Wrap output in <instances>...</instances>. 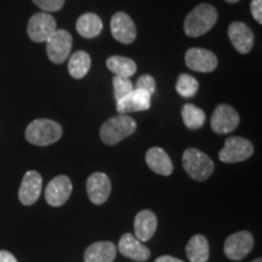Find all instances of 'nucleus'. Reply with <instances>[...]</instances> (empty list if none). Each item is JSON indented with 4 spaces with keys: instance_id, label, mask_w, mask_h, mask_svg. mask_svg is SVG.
I'll use <instances>...</instances> for the list:
<instances>
[{
    "instance_id": "f257e3e1",
    "label": "nucleus",
    "mask_w": 262,
    "mask_h": 262,
    "mask_svg": "<svg viewBox=\"0 0 262 262\" xmlns=\"http://www.w3.org/2000/svg\"><path fill=\"white\" fill-rule=\"evenodd\" d=\"M217 22V11L212 5L199 4L192 10L185 19L183 29L191 38L204 35Z\"/></svg>"
},
{
    "instance_id": "f03ea898",
    "label": "nucleus",
    "mask_w": 262,
    "mask_h": 262,
    "mask_svg": "<svg viewBox=\"0 0 262 262\" xmlns=\"http://www.w3.org/2000/svg\"><path fill=\"white\" fill-rule=\"evenodd\" d=\"M137 124L134 118L127 114H118L102 124L100 129V137L103 143L114 146L120 141L133 135L136 131Z\"/></svg>"
},
{
    "instance_id": "7ed1b4c3",
    "label": "nucleus",
    "mask_w": 262,
    "mask_h": 262,
    "mask_svg": "<svg viewBox=\"0 0 262 262\" xmlns=\"http://www.w3.org/2000/svg\"><path fill=\"white\" fill-rule=\"evenodd\" d=\"M26 139L34 146H50L62 136L60 124L51 119H35L26 129Z\"/></svg>"
},
{
    "instance_id": "20e7f679",
    "label": "nucleus",
    "mask_w": 262,
    "mask_h": 262,
    "mask_svg": "<svg viewBox=\"0 0 262 262\" xmlns=\"http://www.w3.org/2000/svg\"><path fill=\"white\" fill-rule=\"evenodd\" d=\"M182 165L189 178L195 181H205L214 172V162L204 152L196 148H188L182 156Z\"/></svg>"
},
{
    "instance_id": "39448f33",
    "label": "nucleus",
    "mask_w": 262,
    "mask_h": 262,
    "mask_svg": "<svg viewBox=\"0 0 262 262\" xmlns=\"http://www.w3.org/2000/svg\"><path fill=\"white\" fill-rule=\"evenodd\" d=\"M254 153V146L250 141L241 136H231L225 141V146L219 152L221 162L227 164L241 163L250 158Z\"/></svg>"
},
{
    "instance_id": "423d86ee",
    "label": "nucleus",
    "mask_w": 262,
    "mask_h": 262,
    "mask_svg": "<svg viewBox=\"0 0 262 262\" xmlns=\"http://www.w3.org/2000/svg\"><path fill=\"white\" fill-rule=\"evenodd\" d=\"M47 54L52 63L61 64L70 57L73 39L70 32L56 29L47 41Z\"/></svg>"
},
{
    "instance_id": "0eeeda50",
    "label": "nucleus",
    "mask_w": 262,
    "mask_h": 262,
    "mask_svg": "<svg viewBox=\"0 0 262 262\" xmlns=\"http://www.w3.org/2000/svg\"><path fill=\"white\" fill-rule=\"evenodd\" d=\"M57 29L56 19L48 12H38L29 18L27 33L31 40L35 42H44L54 34Z\"/></svg>"
},
{
    "instance_id": "6e6552de",
    "label": "nucleus",
    "mask_w": 262,
    "mask_h": 262,
    "mask_svg": "<svg viewBox=\"0 0 262 262\" xmlns=\"http://www.w3.org/2000/svg\"><path fill=\"white\" fill-rule=\"evenodd\" d=\"M239 114L233 107L229 104H219L215 108L214 113L211 116L210 125L214 133L219 135H225L237 129L239 125Z\"/></svg>"
},
{
    "instance_id": "1a4fd4ad",
    "label": "nucleus",
    "mask_w": 262,
    "mask_h": 262,
    "mask_svg": "<svg viewBox=\"0 0 262 262\" xmlns=\"http://www.w3.org/2000/svg\"><path fill=\"white\" fill-rule=\"evenodd\" d=\"M254 237L250 232L241 231L235 232L226 239L225 242V255L229 260L239 261L244 258L253 250Z\"/></svg>"
},
{
    "instance_id": "9d476101",
    "label": "nucleus",
    "mask_w": 262,
    "mask_h": 262,
    "mask_svg": "<svg viewBox=\"0 0 262 262\" xmlns=\"http://www.w3.org/2000/svg\"><path fill=\"white\" fill-rule=\"evenodd\" d=\"M186 64L189 70L201 72V73H209L217 67V57L214 52L206 49L192 48L186 52L185 56Z\"/></svg>"
},
{
    "instance_id": "9b49d317",
    "label": "nucleus",
    "mask_w": 262,
    "mask_h": 262,
    "mask_svg": "<svg viewBox=\"0 0 262 262\" xmlns=\"http://www.w3.org/2000/svg\"><path fill=\"white\" fill-rule=\"evenodd\" d=\"M72 181L68 176L58 175L45 188V201L51 206H61L70 199Z\"/></svg>"
},
{
    "instance_id": "f8f14e48",
    "label": "nucleus",
    "mask_w": 262,
    "mask_h": 262,
    "mask_svg": "<svg viewBox=\"0 0 262 262\" xmlns=\"http://www.w3.org/2000/svg\"><path fill=\"white\" fill-rule=\"evenodd\" d=\"M112 183L106 173L94 172L86 180V192L93 204L101 205L110 198Z\"/></svg>"
},
{
    "instance_id": "ddd939ff",
    "label": "nucleus",
    "mask_w": 262,
    "mask_h": 262,
    "mask_svg": "<svg viewBox=\"0 0 262 262\" xmlns=\"http://www.w3.org/2000/svg\"><path fill=\"white\" fill-rule=\"evenodd\" d=\"M111 32L113 38L122 44H131L136 39V27L125 12H117L111 19Z\"/></svg>"
},
{
    "instance_id": "4468645a",
    "label": "nucleus",
    "mask_w": 262,
    "mask_h": 262,
    "mask_svg": "<svg viewBox=\"0 0 262 262\" xmlns=\"http://www.w3.org/2000/svg\"><path fill=\"white\" fill-rule=\"evenodd\" d=\"M42 179L38 171L31 170L25 173L18 191V199L24 205H33L41 194Z\"/></svg>"
},
{
    "instance_id": "2eb2a0df",
    "label": "nucleus",
    "mask_w": 262,
    "mask_h": 262,
    "mask_svg": "<svg viewBox=\"0 0 262 262\" xmlns=\"http://www.w3.org/2000/svg\"><path fill=\"white\" fill-rule=\"evenodd\" d=\"M150 96L152 95L147 91L134 89L125 97L117 101V112L118 114H127L133 112H143L149 110Z\"/></svg>"
},
{
    "instance_id": "dca6fc26",
    "label": "nucleus",
    "mask_w": 262,
    "mask_h": 262,
    "mask_svg": "<svg viewBox=\"0 0 262 262\" xmlns=\"http://www.w3.org/2000/svg\"><path fill=\"white\" fill-rule=\"evenodd\" d=\"M118 250L123 256L137 262H145L150 256L149 249L131 233H125L120 237Z\"/></svg>"
},
{
    "instance_id": "f3484780",
    "label": "nucleus",
    "mask_w": 262,
    "mask_h": 262,
    "mask_svg": "<svg viewBox=\"0 0 262 262\" xmlns=\"http://www.w3.org/2000/svg\"><path fill=\"white\" fill-rule=\"evenodd\" d=\"M228 38L239 54H248L254 47V33L244 22H233L228 27Z\"/></svg>"
},
{
    "instance_id": "a211bd4d",
    "label": "nucleus",
    "mask_w": 262,
    "mask_h": 262,
    "mask_svg": "<svg viewBox=\"0 0 262 262\" xmlns=\"http://www.w3.org/2000/svg\"><path fill=\"white\" fill-rule=\"evenodd\" d=\"M158 227V219L156 214L150 210H142L137 212L134 228H135V237L140 242H148L153 237Z\"/></svg>"
},
{
    "instance_id": "6ab92c4d",
    "label": "nucleus",
    "mask_w": 262,
    "mask_h": 262,
    "mask_svg": "<svg viewBox=\"0 0 262 262\" xmlns=\"http://www.w3.org/2000/svg\"><path fill=\"white\" fill-rule=\"evenodd\" d=\"M146 163L148 168L162 176H169L172 173L173 165L171 159L160 147H152L146 153Z\"/></svg>"
},
{
    "instance_id": "aec40b11",
    "label": "nucleus",
    "mask_w": 262,
    "mask_h": 262,
    "mask_svg": "<svg viewBox=\"0 0 262 262\" xmlns=\"http://www.w3.org/2000/svg\"><path fill=\"white\" fill-rule=\"evenodd\" d=\"M117 247L112 242L101 241L93 243L84 253L85 262H112L116 258Z\"/></svg>"
},
{
    "instance_id": "412c9836",
    "label": "nucleus",
    "mask_w": 262,
    "mask_h": 262,
    "mask_svg": "<svg viewBox=\"0 0 262 262\" xmlns=\"http://www.w3.org/2000/svg\"><path fill=\"white\" fill-rule=\"evenodd\" d=\"M186 255L189 262H208L209 242L203 234H195L189 239L186 245Z\"/></svg>"
},
{
    "instance_id": "4be33fe9",
    "label": "nucleus",
    "mask_w": 262,
    "mask_h": 262,
    "mask_svg": "<svg viewBox=\"0 0 262 262\" xmlns=\"http://www.w3.org/2000/svg\"><path fill=\"white\" fill-rule=\"evenodd\" d=\"M75 27H77V32L79 33L81 37L90 39L100 35V33L103 29V24L100 16L93 14V12H88V14L81 15L78 18Z\"/></svg>"
},
{
    "instance_id": "5701e85b",
    "label": "nucleus",
    "mask_w": 262,
    "mask_h": 262,
    "mask_svg": "<svg viewBox=\"0 0 262 262\" xmlns=\"http://www.w3.org/2000/svg\"><path fill=\"white\" fill-rule=\"evenodd\" d=\"M91 67V58L90 55L85 51H77L70 57L68 62V72H70L71 77L74 79H81L88 72L90 71Z\"/></svg>"
},
{
    "instance_id": "b1692460",
    "label": "nucleus",
    "mask_w": 262,
    "mask_h": 262,
    "mask_svg": "<svg viewBox=\"0 0 262 262\" xmlns=\"http://www.w3.org/2000/svg\"><path fill=\"white\" fill-rule=\"evenodd\" d=\"M108 70L117 77L130 78L136 73L137 66L131 58L124 56H111L106 62Z\"/></svg>"
},
{
    "instance_id": "393cba45",
    "label": "nucleus",
    "mask_w": 262,
    "mask_h": 262,
    "mask_svg": "<svg viewBox=\"0 0 262 262\" xmlns=\"http://www.w3.org/2000/svg\"><path fill=\"white\" fill-rule=\"evenodd\" d=\"M181 114L185 125L191 130L201 129L206 120L204 111L191 103H187L183 106Z\"/></svg>"
},
{
    "instance_id": "a878e982",
    "label": "nucleus",
    "mask_w": 262,
    "mask_h": 262,
    "mask_svg": "<svg viewBox=\"0 0 262 262\" xmlns=\"http://www.w3.org/2000/svg\"><path fill=\"white\" fill-rule=\"evenodd\" d=\"M199 89V83L192 75L182 73L179 75L178 81H176V91L180 96L188 98L193 97L198 93Z\"/></svg>"
},
{
    "instance_id": "bb28decb",
    "label": "nucleus",
    "mask_w": 262,
    "mask_h": 262,
    "mask_svg": "<svg viewBox=\"0 0 262 262\" xmlns=\"http://www.w3.org/2000/svg\"><path fill=\"white\" fill-rule=\"evenodd\" d=\"M113 86H114V97L116 101H119L120 98L125 97L134 90V85L131 83L130 78L123 77H114L113 78Z\"/></svg>"
},
{
    "instance_id": "cd10ccee",
    "label": "nucleus",
    "mask_w": 262,
    "mask_h": 262,
    "mask_svg": "<svg viewBox=\"0 0 262 262\" xmlns=\"http://www.w3.org/2000/svg\"><path fill=\"white\" fill-rule=\"evenodd\" d=\"M134 89H140L143 91H147V93L153 95L156 91V80L155 78L150 77L148 74H143L137 79L136 86H134Z\"/></svg>"
},
{
    "instance_id": "c85d7f7f",
    "label": "nucleus",
    "mask_w": 262,
    "mask_h": 262,
    "mask_svg": "<svg viewBox=\"0 0 262 262\" xmlns=\"http://www.w3.org/2000/svg\"><path fill=\"white\" fill-rule=\"evenodd\" d=\"M38 8L44 10V12H55L62 9L64 0H32Z\"/></svg>"
},
{
    "instance_id": "c756f323",
    "label": "nucleus",
    "mask_w": 262,
    "mask_h": 262,
    "mask_svg": "<svg viewBox=\"0 0 262 262\" xmlns=\"http://www.w3.org/2000/svg\"><path fill=\"white\" fill-rule=\"evenodd\" d=\"M250 11L255 21L258 25L262 24V0H251Z\"/></svg>"
},
{
    "instance_id": "7c9ffc66",
    "label": "nucleus",
    "mask_w": 262,
    "mask_h": 262,
    "mask_svg": "<svg viewBox=\"0 0 262 262\" xmlns=\"http://www.w3.org/2000/svg\"><path fill=\"white\" fill-rule=\"evenodd\" d=\"M0 262H17V260L10 251L0 250Z\"/></svg>"
},
{
    "instance_id": "2f4dec72",
    "label": "nucleus",
    "mask_w": 262,
    "mask_h": 262,
    "mask_svg": "<svg viewBox=\"0 0 262 262\" xmlns=\"http://www.w3.org/2000/svg\"><path fill=\"white\" fill-rule=\"evenodd\" d=\"M155 262H185V261L180 260V258H176L173 256H169V255H163V256L157 258Z\"/></svg>"
},
{
    "instance_id": "473e14b6",
    "label": "nucleus",
    "mask_w": 262,
    "mask_h": 262,
    "mask_svg": "<svg viewBox=\"0 0 262 262\" xmlns=\"http://www.w3.org/2000/svg\"><path fill=\"white\" fill-rule=\"evenodd\" d=\"M225 2H227V3H232V4H233V3H237V2H239V0H225Z\"/></svg>"
},
{
    "instance_id": "72a5a7b5",
    "label": "nucleus",
    "mask_w": 262,
    "mask_h": 262,
    "mask_svg": "<svg viewBox=\"0 0 262 262\" xmlns=\"http://www.w3.org/2000/svg\"><path fill=\"white\" fill-rule=\"evenodd\" d=\"M251 262H262V260H261V257H258V258H256V260H254V261H251Z\"/></svg>"
}]
</instances>
